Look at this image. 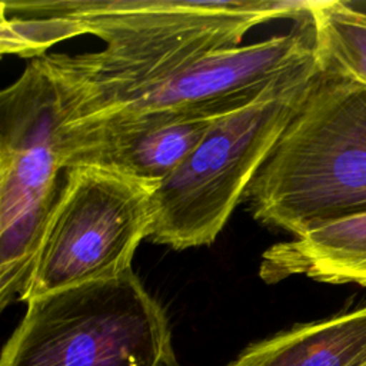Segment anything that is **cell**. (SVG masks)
<instances>
[{
  "mask_svg": "<svg viewBox=\"0 0 366 366\" xmlns=\"http://www.w3.org/2000/svg\"><path fill=\"white\" fill-rule=\"evenodd\" d=\"M366 363V303L296 325L247 346L227 366H362Z\"/></svg>",
  "mask_w": 366,
  "mask_h": 366,
  "instance_id": "10",
  "label": "cell"
},
{
  "mask_svg": "<svg viewBox=\"0 0 366 366\" xmlns=\"http://www.w3.org/2000/svg\"><path fill=\"white\" fill-rule=\"evenodd\" d=\"M56 81L40 57L0 94V306L21 300L66 173Z\"/></svg>",
  "mask_w": 366,
  "mask_h": 366,
  "instance_id": "5",
  "label": "cell"
},
{
  "mask_svg": "<svg viewBox=\"0 0 366 366\" xmlns=\"http://www.w3.org/2000/svg\"><path fill=\"white\" fill-rule=\"evenodd\" d=\"M307 17L320 71L366 86V11L347 1L315 0Z\"/></svg>",
  "mask_w": 366,
  "mask_h": 366,
  "instance_id": "11",
  "label": "cell"
},
{
  "mask_svg": "<svg viewBox=\"0 0 366 366\" xmlns=\"http://www.w3.org/2000/svg\"><path fill=\"white\" fill-rule=\"evenodd\" d=\"M317 74L315 59L256 102L213 120L182 164L153 192L154 243L183 250L214 242Z\"/></svg>",
  "mask_w": 366,
  "mask_h": 366,
  "instance_id": "3",
  "label": "cell"
},
{
  "mask_svg": "<svg viewBox=\"0 0 366 366\" xmlns=\"http://www.w3.org/2000/svg\"><path fill=\"white\" fill-rule=\"evenodd\" d=\"M153 192L102 167L66 170L21 302L130 270L134 252L152 234Z\"/></svg>",
  "mask_w": 366,
  "mask_h": 366,
  "instance_id": "6",
  "label": "cell"
},
{
  "mask_svg": "<svg viewBox=\"0 0 366 366\" xmlns=\"http://www.w3.org/2000/svg\"><path fill=\"white\" fill-rule=\"evenodd\" d=\"M362 366H366V363H365V365H362Z\"/></svg>",
  "mask_w": 366,
  "mask_h": 366,
  "instance_id": "12",
  "label": "cell"
},
{
  "mask_svg": "<svg viewBox=\"0 0 366 366\" xmlns=\"http://www.w3.org/2000/svg\"><path fill=\"white\" fill-rule=\"evenodd\" d=\"M259 274L266 283L303 274L323 283L366 286V212L270 246L262 254Z\"/></svg>",
  "mask_w": 366,
  "mask_h": 366,
  "instance_id": "9",
  "label": "cell"
},
{
  "mask_svg": "<svg viewBox=\"0 0 366 366\" xmlns=\"http://www.w3.org/2000/svg\"><path fill=\"white\" fill-rule=\"evenodd\" d=\"M243 200L293 237L366 212V86L319 69Z\"/></svg>",
  "mask_w": 366,
  "mask_h": 366,
  "instance_id": "2",
  "label": "cell"
},
{
  "mask_svg": "<svg viewBox=\"0 0 366 366\" xmlns=\"http://www.w3.org/2000/svg\"><path fill=\"white\" fill-rule=\"evenodd\" d=\"M315 0L1 1L14 46L53 76L63 124L99 114L194 61L240 46L272 19L306 17ZM61 124V126H63Z\"/></svg>",
  "mask_w": 366,
  "mask_h": 366,
  "instance_id": "1",
  "label": "cell"
},
{
  "mask_svg": "<svg viewBox=\"0 0 366 366\" xmlns=\"http://www.w3.org/2000/svg\"><path fill=\"white\" fill-rule=\"evenodd\" d=\"M0 366H177L162 305L130 269L27 302Z\"/></svg>",
  "mask_w": 366,
  "mask_h": 366,
  "instance_id": "4",
  "label": "cell"
},
{
  "mask_svg": "<svg viewBox=\"0 0 366 366\" xmlns=\"http://www.w3.org/2000/svg\"><path fill=\"white\" fill-rule=\"evenodd\" d=\"M216 119L197 116L144 117L100 129L60 130L64 170L107 169L157 187L196 147Z\"/></svg>",
  "mask_w": 366,
  "mask_h": 366,
  "instance_id": "8",
  "label": "cell"
},
{
  "mask_svg": "<svg viewBox=\"0 0 366 366\" xmlns=\"http://www.w3.org/2000/svg\"><path fill=\"white\" fill-rule=\"evenodd\" d=\"M214 51L163 81L61 129H97L143 117L217 119L249 106L273 84L316 59L312 27Z\"/></svg>",
  "mask_w": 366,
  "mask_h": 366,
  "instance_id": "7",
  "label": "cell"
}]
</instances>
